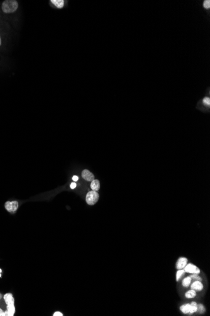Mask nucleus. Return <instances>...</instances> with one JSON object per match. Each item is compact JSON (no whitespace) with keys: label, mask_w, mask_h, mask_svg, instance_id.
I'll list each match as a JSON object with an SVG mask.
<instances>
[{"label":"nucleus","mask_w":210,"mask_h":316,"mask_svg":"<svg viewBox=\"0 0 210 316\" xmlns=\"http://www.w3.org/2000/svg\"><path fill=\"white\" fill-rule=\"evenodd\" d=\"M184 270L186 273H192V274H199L200 273L199 269L193 264H187L184 267Z\"/></svg>","instance_id":"4"},{"label":"nucleus","mask_w":210,"mask_h":316,"mask_svg":"<svg viewBox=\"0 0 210 316\" xmlns=\"http://www.w3.org/2000/svg\"><path fill=\"white\" fill-rule=\"evenodd\" d=\"M0 316H6V312L0 308Z\"/></svg>","instance_id":"21"},{"label":"nucleus","mask_w":210,"mask_h":316,"mask_svg":"<svg viewBox=\"0 0 210 316\" xmlns=\"http://www.w3.org/2000/svg\"><path fill=\"white\" fill-rule=\"evenodd\" d=\"M184 273H185V271H184V269H179L177 272V273H176V280L179 281V279L181 278L184 275Z\"/></svg>","instance_id":"16"},{"label":"nucleus","mask_w":210,"mask_h":316,"mask_svg":"<svg viewBox=\"0 0 210 316\" xmlns=\"http://www.w3.org/2000/svg\"><path fill=\"white\" fill-rule=\"evenodd\" d=\"M191 289L194 290H198V291H201L203 290V284L201 283L200 281H194L192 285H191Z\"/></svg>","instance_id":"9"},{"label":"nucleus","mask_w":210,"mask_h":316,"mask_svg":"<svg viewBox=\"0 0 210 316\" xmlns=\"http://www.w3.org/2000/svg\"><path fill=\"white\" fill-rule=\"evenodd\" d=\"M2 294H0V300L2 299Z\"/></svg>","instance_id":"27"},{"label":"nucleus","mask_w":210,"mask_h":316,"mask_svg":"<svg viewBox=\"0 0 210 316\" xmlns=\"http://www.w3.org/2000/svg\"><path fill=\"white\" fill-rule=\"evenodd\" d=\"M196 294L195 290L192 289V290L188 291L187 293H186L185 296L188 299H193L196 296Z\"/></svg>","instance_id":"14"},{"label":"nucleus","mask_w":210,"mask_h":316,"mask_svg":"<svg viewBox=\"0 0 210 316\" xmlns=\"http://www.w3.org/2000/svg\"><path fill=\"white\" fill-rule=\"evenodd\" d=\"M191 278L193 279H196L198 281H201V278L198 275V274H192L191 275Z\"/></svg>","instance_id":"20"},{"label":"nucleus","mask_w":210,"mask_h":316,"mask_svg":"<svg viewBox=\"0 0 210 316\" xmlns=\"http://www.w3.org/2000/svg\"><path fill=\"white\" fill-rule=\"evenodd\" d=\"M82 177L84 180H86L87 181H90V182L93 181L95 179L94 175L89 170H86V169L84 170L82 172Z\"/></svg>","instance_id":"5"},{"label":"nucleus","mask_w":210,"mask_h":316,"mask_svg":"<svg viewBox=\"0 0 210 316\" xmlns=\"http://www.w3.org/2000/svg\"><path fill=\"white\" fill-rule=\"evenodd\" d=\"M91 188L93 189V191H98L100 188V181L97 179H94L93 181H91Z\"/></svg>","instance_id":"10"},{"label":"nucleus","mask_w":210,"mask_h":316,"mask_svg":"<svg viewBox=\"0 0 210 316\" xmlns=\"http://www.w3.org/2000/svg\"><path fill=\"white\" fill-rule=\"evenodd\" d=\"M78 179H79V177H78L77 175H74V176H73V177H72V180H73L74 181H77V180H78Z\"/></svg>","instance_id":"24"},{"label":"nucleus","mask_w":210,"mask_h":316,"mask_svg":"<svg viewBox=\"0 0 210 316\" xmlns=\"http://www.w3.org/2000/svg\"><path fill=\"white\" fill-rule=\"evenodd\" d=\"M54 315V316H63V314H62L61 312H55V313L54 314V315Z\"/></svg>","instance_id":"22"},{"label":"nucleus","mask_w":210,"mask_h":316,"mask_svg":"<svg viewBox=\"0 0 210 316\" xmlns=\"http://www.w3.org/2000/svg\"><path fill=\"white\" fill-rule=\"evenodd\" d=\"M198 310L200 314H203L205 312V309L202 304H199L198 305Z\"/></svg>","instance_id":"17"},{"label":"nucleus","mask_w":210,"mask_h":316,"mask_svg":"<svg viewBox=\"0 0 210 316\" xmlns=\"http://www.w3.org/2000/svg\"><path fill=\"white\" fill-rule=\"evenodd\" d=\"M191 309V305L190 304H184L180 307V309L184 313V314H188L189 313Z\"/></svg>","instance_id":"12"},{"label":"nucleus","mask_w":210,"mask_h":316,"mask_svg":"<svg viewBox=\"0 0 210 316\" xmlns=\"http://www.w3.org/2000/svg\"><path fill=\"white\" fill-rule=\"evenodd\" d=\"M50 2L57 8H63L64 6V2L63 0H51Z\"/></svg>","instance_id":"11"},{"label":"nucleus","mask_w":210,"mask_h":316,"mask_svg":"<svg viewBox=\"0 0 210 316\" xmlns=\"http://www.w3.org/2000/svg\"><path fill=\"white\" fill-rule=\"evenodd\" d=\"M2 45V39H1V36H0V46H1Z\"/></svg>","instance_id":"26"},{"label":"nucleus","mask_w":210,"mask_h":316,"mask_svg":"<svg viewBox=\"0 0 210 316\" xmlns=\"http://www.w3.org/2000/svg\"><path fill=\"white\" fill-rule=\"evenodd\" d=\"M204 104L205 106H210V99L208 98V97H205L203 101Z\"/></svg>","instance_id":"18"},{"label":"nucleus","mask_w":210,"mask_h":316,"mask_svg":"<svg viewBox=\"0 0 210 316\" xmlns=\"http://www.w3.org/2000/svg\"><path fill=\"white\" fill-rule=\"evenodd\" d=\"M19 206V203L16 201H7L5 203V208L7 211L10 213H15L18 210Z\"/></svg>","instance_id":"3"},{"label":"nucleus","mask_w":210,"mask_h":316,"mask_svg":"<svg viewBox=\"0 0 210 316\" xmlns=\"http://www.w3.org/2000/svg\"><path fill=\"white\" fill-rule=\"evenodd\" d=\"M203 7L206 9H209L210 8V1H209V0H207V1H204V2Z\"/></svg>","instance_id":"19"},{"label":"nucleus","mask_w":210,"mask_h":316,"mask_svg":"<svg viewBox=\"0 0 210 316\" xmlns=\"http://www.w3.org/2000/svg\"><path fill=\"white\" fill-rule=\"evenodd\" d=\"M2 269H0V278L2 277Z\"/></svg>","instance_id":"25"},{"label":"nucleus","mask_w":210,"mask_h":316,"mask_svg":"<svg viewBox=\"0 0 210 316\" xmlns=\"http://www.w3.org/2000/svg\"><path fill=\"white\" fill-rule=\"evenodd\" d=\"M99 194L95 191H89L86 197V201L89 205H94L99 200Z\"/></svg>","instance_id":"2"},{"label":"nucleus","mask_w":210,"mask_h":316,"mask_svg":"<svg viewBox=\"0 0 210 316\" xmlns=\"http://www.w3.org/2000/svg\"><path fill=\"white\" fill-rule=\"evenodd\" d=\"M18 8V3L15 0H6L2 5V10L5 13H12L16 11Z\"/></svg>","instance_id":"1"},{"label":"nucleus","mask_w":210,"mask_h":316,"mask_svg":"<svg viewBox=\"0 0 210 316\" xmlns=\"http://www.w3.org/2000/svg\"><path fill=\"white\" fill-rule=\"evenodd\" d=\"M6 316H13L15 313V304H8L7 305Z\"/></svg>","instance_id":"8"},{"label":"nucleus","mask_w":210,"mask_h":316,"mask_svg":"<svg viewBox=\"0 0 210 316\" xmlns=\"http://www.w3.org/2000/svg\"><path fill=\"white\" fill-rule=\"evenodd\" d=\"M188 263V259L185 258H179L176 267L178 269H184V267L186 266Z\"/></svg>","instance_id":"6"},{"label":"nucleus","mask_w":210,"mask_h":316,"mask_svg":"<svg viewBox=\"0 0 210 316\" xmlns=\"http://www.w3.org/2000/svg\"><path fill=\"white\" fill-rule=\"evenodd\" d=\"M190 305H191V309H190L189 313L193 314V313L196 312L198 310V304L196 302H193Z\"/></svg>","instance_id":"15"},{"label":"nucleus","mask_w":210,"mask_h":316,"mask_svg":"<svg viewBox=\"0 0 210 316\" xmlns=\"http://www.w3.org/2000/svg\"><path fill=\"white\" fill-rule=\"evenodd\" d=\"M4 300L7 305L8 304H15V299L11 293H7L3 296Z\"/></svg>","instance_id":"7"},{"label":"nucleus","mask_w":210,"mask_h":316,"mask_svg":"<svg viewBox=\"0 0 210 316\" xmlns=\"http://www.w3.org/2000/svg\"><path fill=\"white\" fill-rule=\"evenodd\" d=\"M191 280H192V279L191 278V277H190V276L185 278L183 279V285L184 287H189V285H190L191 282Z\"/></svg>","instance_id":"13"},{"label":"nucleus","mask_w":210,"mask_h":316,"mask_svg":"<svg viewBox=\"0 0 210 316\" xmlns=\"http://www.w3.org/2000/svg\"><path fill=\"white\" fill-rule=\"evenodd\" d=\"M76 185H76V184L75 182H72V183H71V184L70 187H71V189H74V188L76 187Z\"/></svg>","instance_id":"23"}]
</instances>
